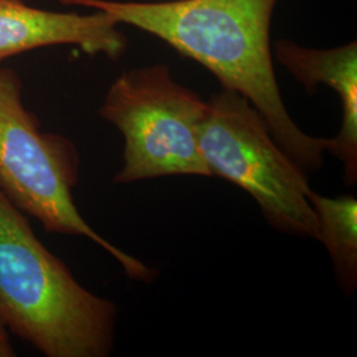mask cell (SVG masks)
<instances>
[{"instance_id": "cell-3", "label": "cell", "mask_w": 357, "mask_h": 357, "mask_svg": "<svg viewBox=\"0 0 357 357\" xmlns=\"http://www.w3.org/2000/svg\"><path fill=\"white\" fill-rule=\"evenodd\" d=\"M77 181L75 146L40 130L23 103L19 78L13 70L0 69V191L48 231L89 238L116 259L131 280L153 281V268L109 243L81 216L73 199Z\"/></svg>"}, {"instance_id": "cell-7", "label": "cell", "mask_w": 357, "mask_h": 357, "mask_svg": "<svg viewBox=\"0 0 357 357\" xmlns=\"http://www.w3.org/2000/svg\"><path fill=\"white\" fill-rule=\"evenodd\" d=\"M275 56L308 93L319 84L335 90L342 101L343 121L339 134L326 139V153L343 165L344 183L357 181V44L348 43L332 50L305 48L293 41H277Z\"/></svg>"}, {"instance_id": "cell-9", "label": "cell", "mask_w": 357, "mask_h": 357, "mask_svg": "<svg viewBox=\"0 0 357 357\" xmlns=\"http://www.w3.org/2000/svg\"><path fill=\"white\" fill-rule=\"evenodd\" d=\"M15 356V349L10 342L8 336V330L0 320V357H13Z\"/></svg>"}, {"instance_id": "cell-8", "label": "cell", "mask_w": 357, "mask_h": 357, "mask_svg": "<svg viewBox=\"0 0 357 357\" xmlns=\"http://www.w3.org/2000/svg\"><path fill=\"white\" fill-rule=\"evenodd\" d=\"M319 240L331 257L336 278L347 295L357 287V200L352 195L326 197L310 191Z\"/></svg>"}, {"instance_id": "cell-6", "label": "cell", "mask_w": 357, "mask_h": 357, "mask_svg": "<svg viewBox=\"0 0 357 357\" xmlns=\"http://www.w3.org/2000/svg\"><path fill=\"white\" fill-rule=\"evenodd\" d=\"M54 13L0 0V61L23 52L52 45H77L88 54L119 57L126 38L109 13Z\"/></svg>"}, {"instance_id": "cell-4", "label": "cell", "mask_w": 357, "mask_h": 357, "mask_svg": "<svg viewBox=\"0 0 357 357\" xmlns=\"http://www.w3.org/2000/svg\"><path fill=\"white\" fill-rule=\"evenodd\" d=\"M206 103L199 143L211 176L252 195L275 229L319 240L307 174L274 141L262 115L240 93L225 88Z\"/></svg>"}, {"instance_id": "cell-5", "label": "cell", "mask_w": 357, "mask_h": 357, "mask_svg": "<svg viewBox=\"0 0 357 357\" xmlns=\"http://www.w3.org/2000/svg\"><path fill=\"white\" fill-rule=\"evenodd\" d=\"M208 103L178 84L167 65L122 73L107 90L100 115L123 135V167L116 184L146 178L211 176L200 151Z\"/></svg>"}, {"instance_id": "cell-1", "label": "cell", "mask_w": 357, "mask_h": 357, "mask_svg": "<svg viewBox=\"0 0 357 357\" xmlns=\"http://www.w3.org/2000/svg\"><path fill=\"white\" fill-rule=\"evenodd\" d=\"M109 13L139 28L212 72L262 115L274 141L307 175L323 167L326 138L306 134L282 100L270 51V23L280 0H175L162 3L59 0Z\"/></svg>"}, {"instance_id": "cell-2", "label": "cell", "mask_w": 357, "mask_h": 357, "mask_svg": "<svg viewBox=\"0 0 357 357\" xmlns=\"http://www.w3.org/2000/svg\"><path fill=\"white\" fill-rule=\"evenodd\" d=\"M118 310L81 286L0 191V320L48 357H106Z\"/></svg>"}]
</instances>
